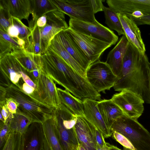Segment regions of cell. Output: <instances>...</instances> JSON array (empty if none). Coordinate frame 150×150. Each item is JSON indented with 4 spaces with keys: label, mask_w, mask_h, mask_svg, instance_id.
Listing matches in <instances>:
<instances>
[{
    "label": "cell",
    "mask_w": 150,
    "mask_h": 150,
    "mask_svg": "<svg viewBox=\"0 0 150 150\" xmlns=\"http://www.w3.org/2000/svg\"><path fill=\"white\" fill-rule=\"evenodd\" d=\"M7 33L11 37L16 39H19V33L17 27L14 25H10L8 28Z\"/></svg>",
    "instance_id": "cell-39"
},
{
    "label": "cell",
    "mask_w": 150,
    "mask_h": 150,
    "mask_svg": "<svg viewBox=\"0 0 150 150\" xmlns=\"http://www.w3.org/2000/svg\"><path fill=\"white\" fill-rule=\"evenodd\" d=\"M117 77L105 62L99 60L91 64L86 73V79L99 93H105L113 87Z\"/></svg>",
    "instance_id": "cell-6"
},
{
    "label": "cell",
    "mask_w": 150,
    "mask_h": 150,
    "mask_svg": "<svg viewBox=\"0 0 150 150\" xmlns=\"http://www.w3.org/2000/svg\"><path fill=\"white\" fill-rule=\"evenodd\" d=\"M129 44L125 35H122L115 46L107 55L105 62L117 76L120 72Z\"/></svg>",
    "instance_id": "cell-20"
},
{
    "label": "cell",
    "mask_w": 150,
    "mask_h": 150,
    "mask_svg": "<svg viewBox=\"0 0 150 150\" xmlns=\"http://www.w3.org/2000/svg\"><path fill=\"white\" fill-rule=\"evenodd\" d=\"M47 22V17L45 14L38 19L36 22V24L38 27L41 28L46 25Z\"/></svg>",
    "instance_id": "cell-42"
},
{
    "label": "cell",
    "mask_w": 150,
    "mask_h": 150,
    "mask_svg": "<svg viewBox=\"0 0 150 150\" xmlns=\"http://www.w3.org/2000/svg\"><path fill=\"white\" fill-rule=\"evenodd\" d=\"M111 99L129 117L137 120L143 112L144 101L129 91H123L115 93Z\"/></svg>",
    "instance_id": "cell-11"
},
{
    "label": "cell",
    "mask_w": 150,
    "mask_h": 150,
    "mask_svg": "<svg viewBox=\"0 0 150 150\" xmlns=\"http://www.w3.org/2000/svg\"><path fill=\"white\" fill-rule=\"evenodd\" d=\"M5 104L9 112L13 114L16 113L18 108L17 103L11 98H6Z\"/></svg>",
    "instance_id": "cell-37"
},
{
    "label": "cell",
    "mask_w": 150,
    "mask_h": 150,
    "mask_svg": "<svg viewBox=\"0 0 150 150\" xmlns=\"http://www.w3.org/2000/svg\"><path fill=\"white\" fill-rule=\"evenodd\" d=\"M6 88V98H12L15 101L18 105L17 110L33 122L42 124L52 116L54 108L38 101L22 88L12 83Z\"/></svg>",
    "instance_id": "cell-2"
},
{
    "label": "cell",
    "mask_w": 150,
    "mask_h": 150,
    "mask_svg": "<svg viewBox=\"0 0 150 150\" xmlns=\"http://www.w3.org/2000/svg\"><path fill=\"white\" fill-rule=\"evenodd\" d=\"M0 121L2 122H3L5 123V121L1 114L0 112Z\"/></svg>",
    "instance_id": "cell-48"
},
{
    "label": "cell",
    "mask_w": 150,
    "mask_h": 150,
    "mask_svg": "<svg viewBox=\"0 0 150 150\" xmlns=\"http://www.w3.org/2000/svg\"><path fill=\"white\" fill-rule=\"evenodd\" d=\"M130 18L134 20L138 26L144 25H150V15L144 16L139 18Z\"/></svg>",
    "instance_id": "cell-38"
},
{
    "label": "cell",
    "mask_w": 150,
    "mask_h": 150,
    "mask_svg": "<svg viewBox=\"0 0 150 150\" xmlns=\"http://www.w3.org/2000/svg\"><path fill=\"white\" fill-rule=\"evenodd\" d=\"M55 37L67 51L86 71L91 63L64 30L59 32Z\"/></svg>",
    "instance_id": "cell-19"
},
{
    "label": "cell",
    "mask_w": 150,
    "mask_h": 150,
    "mask_svg": "<svg viewBox=\"0 0 150 150\" xmlns=\"http://www.w3.org/2000/svg\"><path fill=\"white\" fill-rule=\"evenodd\" d=\"M150 63L146 54L129 42L121 67L113 87L115 91H127L150 104Z\"/></svg>",
    "instance_id": "cell-1"
},
{
    "label": "cell",
    "mask_w": 150,
    "mask_h": 150,
    "mask_svg": "<svg viewBox=\"0 0 150 150\" xmlns=\"http://www.w3.org/2000/svg\"><path fill=\"white\" fill-rule=\"evenodd\" d=\"M6 15L4 9L0 7V29L7 33L8 28L12 25V16L7 15L6 17Z\"/></svg>",
    "instance_id": "cell-35"
},
{
    "label": "cell",
    "mask_w": 150,
    "mask_h": 150,
    "mask_svg": "<svg viewBox=\"0 0 150 150\" xmlns=\"http://www.w3.org/2000/svg\"><path fill=\"white\" fill-rule=\"evenodd\" d=\"M92 8L94 14L101 11H103L104 6L103 1L105 0H90Z\"/></svg>",
    "instance_id": "cell-36"
},
{
    "label": "cell",
    "mask_w": 150,
    "mask_h": 150,
    "mask_svg": "<svg viewBox=\"0 0 150 150\" xmlns=\"http://www.w3.org/2000/svg\"><path fill=\"white\" fill-rule=\"evenodd\" d=\"M103 150H110V147L108 145V143H106L103 146Z\"/></svg>",
    "instance_id": "cell-46"
},
{
    "label": "cell",
    "mask_w": 150,
    "mask_h": 150,
    "mask_svg": "<svg viewBox=\"0 0 150 150\" xmlns=\"http://www.w3.org/2000/svg\"><path fill=\"white\" fill-rule=\"evenodd\" d=\"M97 150H103V147L101 148L98 145H97Z\"/></svg>",
    "instance_id": "cell-49"
},
{
    "label": "cell",
    "mask_w": 150,
    "mask_h": 150,
    "mask_svg": "<svg viewBox=\"0 0 150 150\" xmlns=\"http://www.w3.org/2000/svg\"><path fill=\"white\" fill-rule=\"evenodd\" d=\"M109 7L117 13L125 15L136 11L150 15V0H107Z\"/></svg>",
    "instance_id": "cell-15"
},
{
    "label": "cell",
    "mask_w": 150,
    "mask_h": 150,
    "mask_svg": "<svg viewBox=\"0 0 150 150\" xmlns=\"http://www.w3.org/2000/svg\"><path fill=\"white\" fill-rule=\"evenodd\" d=\"M58 10L70 18L88 22L96 20L90 0H51Z\"/></svg>",
    "instance_id": "cell-8"
},
{
    "label": "cell",
    "mask_w": 150,
    "mask_h": 150,
    "mask_svg": "<svg viewBox=\"0 0 150 150\" xmlns=\"http://www.w3.org/2000/svg\"><path fill=\"white\" fill-rule=\"evenodd\" d=\"M117 13L128 42L141 52L145 53L146 51L145 45L138 25L132 19L125 14Z\"/></svg>",
    "instance_id": "cell-17"
},
{
    "label": "cell",
    "mask_w": 150,
    "mask_h": 150,
    "mask_svg": "<svg viewBox=\"0 0 150 150\" xmlns=\"http://www.w3.org/2000/svg\"><path fill=\"white\" fill-rule=\"evenodd\" d=\"M69 28L79 33L92 36L112 45L116 44L118 37L109 28L99 23L84 22L70 18Z\"/></svg>",
    "instance_id": "cell-10"
},
{
    "label": "cell",
    "mask_w": 150,
    "mask_h": 150,
    "mask_svg": "<svg viewBox=\"0 0 150 150\" xmlns=\"http://www.w3.org/2000/svg\"><path fill=\"white\" fill-rule=\"evenodd\" d=\"M12 25L16 26L18 29L19 38L24 40L26 44L31 34L30 29L25 25L21 20L12 16Z\"/></svg>",
    "instance_id": "cell-32"
},
{
    "label": "cell",
    "mask_w": 150,
    "mask_h": 150,
    "mask_svg": "<svg viewBox=\"0 0 150 150\" xmlns=\"http://www.w3.org/2000/svg\"><path fill=\"white\" fill-rule=\"evenodd\" d=\"M6 94V88L2 86H0V106L5 104Z\"/></svg>",
    "instance_id": "cell-41"
},
{
    "label": "cell",
    "mask_w": 150,
    "mask_h": 150,
    "mask_svg": "<svg viewBox=\"0 0 150 150\" xmlns=\"http://www.w3.org/2000/svg\"><path fill=\"white\" fill-rule=\"evenodd\" d=\"M0 7L8 15L21 20L28 21L31 14L30 0H0Z\"/></svg>",
    "instance_id": "cell-18"
},
{
    "label": "cell",
    "mask_w": 150,
    "mask_h": 150,
    "mask_svg": "<svg viewBox=\"0 0 150 150\" xmlns=\"http://www.w3.org/2000/svg\"><path fill=\"white\" fill-rule=\"evenodd\" d=\"M21 48L16 39L0 29V58L11 54L15 50Z\"/></svg>",
    "instance_id": "cell-29"
},
{
    "label": "cell",
    "mask_w": 150,
    "mask_h": 150,
    "mask_svg": "<svg viewBox=\"0 0 150 150\" xmlns=\"http://www.w3.org/2000/svg\"><path fill=\"white\" fill-rule=\"evenodd\" d=\"M22 89L27 94L31 95L34 92L35 89L24 82L23 84Z\"/></svg>",
    "instance_id": "cell-43"
},
{
    "label": "cell",
    "mask_w": 150,
    "mask_h": 150,
    "mask_svg": "<svg viewBox=\"0 0 150 150\" xmlns=\"http://www.w3.org/2000/svg\"><path fill=\"white\" fill-rule=\"evenodd\" d=\"M33 122L29 117L17 110L10 121L11 132H18L22 135Z\"/></svg>",
    "instance_id": "cell-28"
},
{
    "label": "cell",
    "mask_w": 150,
    "mask_h": 150,
    "mask_svg": "<svg viewBox=\"0 0 150 150\" xmlns=\"http://www.w3.org/2000/svg\"><path fill=\"white\" fill-rule=\"evenodd\" d=\"M57 89L62 103L77 116H84L82 100L72 95L66 90L58 88Z\"/></svg>",
    "instance_id": "cell-24"
},
{
    "label": "cell",
    "mask_w": 150,
    "mask_h": 150,
    "mask_svg": "<svg viewBox=\"0 0 150 150\" xmlns=\"http://www.w3.org/2000/svg\"><path fill=\"white\" fill-rule=\"evenodd\" d=\"M75 127L79 142L86 150H97V129L84 116H78Z\"/></svg>",
    "instance_id": "cell-13"
},
{
    "label": "cell",
    "mask_w": 150,
    "mask_h": 150,
    "mask_svg": "<svg viewBox=\"0 0 150 150\" xmlns=\"http://www.w3.org/2000/svg\"><path fill=\"white\" fill-rule=\"evenodd\" d=\"M47 49L54 52L73 69L86 78V71L67 51L55 37L50 42Z\"/></svg>",
    "instance_id": "cell-22"
},
{
    "label": "cell",
    "mask_w": 150,
    "mask_h": 150,
    "mask_svg": "<svg viewBox=\"0 0 150 150\" xmlns=\"http://www.w3.org/2000/svg\"><path fill=\"white\" fill-rule=\"evenodd\" d=\"M0 113L5 121V122L8 119L12 118L13 117V114L9 112L6 104L2 106H0Z\"/></svg>",
    "instance_id": "cell-40"
},
{
    "label": "cell",
    "mask_w": 150,
    "mask_h": 150,
    "mask_svg": "<svg viewBox=\"0 0 150 150\" xmlns=\"http://www.w3.org/2000/svg\"><path fill=\"white\" fill-rule=\"evenodd\" d=\"M0 69L1 74L9 83L11 81L22 89L25 82L36 89V85L29 77L28 72L11 54L0 58Z\"/></svg>",
    "instance_id": "cell-7"
},
{
    "label": "cell",
    "mask_w": 150,
    "mask_h": 150,
    "mask_svg": "<svg viewBox=\"0 0 150 150\" xmlns=\"http://www.w3.org/2000/svg\"><path fill=\"white\" fill-rule=\"evenodd\" d=\"M105 23L111 29L116 31L118 35H125L117 13L110 8L104 6Z\"/></svg>",
    "instance_id": "cell-30"
},
{
    "label": "cell",
    "mask_w": 150,
    "mask_h": 150,
    "mask_svg": "<svg viewBox=\"0 0 150 150\" xmlns=\"http://www.w3.org/2000/svg\"><path fill=\"white\" fill-rule=\"evenodd\" d=\"M41 150H52V149L49 144L45 143L43 145Z\"/></svg>",
    "instance_id": "cell-44"
},
{
    "label": "cell",
    "mask_w": 150,
    "mask_h": 150,
    "mask_svg": "<svg viewBox=\"0 0 150 150\" xmlns=\"http://www.w3.org/2000/svg\"><path fill=\"white\" fill-rule=\"evenodd\" d=\"M22 135L18 132H11L2 150H20Z\"/></svg>",
    "instance_id": "cell-31"
},
{
    "label": "cell",
    "mask_w": 150,
    "mask_h": 150,
    "mask_svg": "<svg viewBox=\"0 0 150 150\" xmlns=\"http://www.w3.org/2000/svg\"><path fill=\"white\" fill-rule=\"evenodd\" d=\"M35 84L36 88L30 95L34 98L54 109L62 103L56 83L42 69Z\"/></svg>",
    "instance_id": "cell-9"
},
{
    "label": "cell",
    "mask_w": 150,
    "mask_h": 150,
    "mask_svg": "<svg viewBox=\"0 0 150 150\" xmlns=\"http://www.w3.org/2000/svg\"><path fill=\"white\" fill-rule=\"evenodd\" d=\"M53 115L56 132L63 150H78L79 142L75 126L77 117L65 106L54 110Z\"/></svg>",
    "instance_id": "cell-3"
},
{
    "label": "cell",
    "mask_w": 150,
    "mask_h": 150,
    "mask_svg": "<svg viewBox=\"0 0 150 150\" xmlns=\"http://www.w3.org/2000/svg\"><path fill=\"white\" fill-rule=\"evenodd\" d=\"M46 15V24L44 27L40 28L42 43L45 52L50 42L55 36L69 28L64 13L57 10L49 12Z\"/></svg>",
    "instance_id": "cell-12"
},
{
    "label": "cell",
    "mask_w": 150,
    "mask_h": 150,
    "mask_svg": "<svg viewBox=\"0 0 150 150\" xmlns=\"http://www.w3.org/2000/svg\"><path fill=\"white\" fill-rule=\"evenodd\" d=\"M78 150H86L80 144H79Z\"/></svg>",
    "instance_id": "cell-47"
},
{
    "label": "cell",
    "mask_w": 150,
    "mask_h": 150,
    "mask_svg": "<svg viewBox=\"0 0 150 150\" xmlns=\"http://www.w3.org/2000/svg\"><path fill=\"white\" fill-rule=\"evenodd\" d=\"M110 129L125 136L135 150H150V133L137 120L123 114L114 122Z\"/></svg>",
    "instance_id": "cell-4"
},
{
    "label": "cell",
    "mask_w": 150,
    "mask_h": 150,
    "mask_svg": "<svg viewBox=\"0 0 150 150\" xmlns=\"http://www.w3.org/2000/svg\"><path fill=\"white\" fill-rule=\"evenodd\" d=\"M11 54L25 69L28 75L35 70L41 69V55L35 54L22 48L15 50Z\"/></svg>",
    "instance_id": "cell-21"
},
{
    "label": "cell",
    "mask_w": 150,
    "mask_h": 150,
    "mask_svg": "<svg viewBox=\"0 0 150 150\" xmlns=\"http://www.w3.org/2000/svg\"><path fill=\"white\" fill-rule=\"evenodd\" d=\"M108 144L110 147V150H122L121 149L118 148L116 146L111 145L108 143Z\"/></svg>",
    "instance_id": "cell-45"
},
{
    "label": "cell",
    "mask_w": 150,
    "mask_h": 150,
    "mask_svg": "<svg viewBox=\"0 0 150 150\" xmlns=\"http://www.w3.org/2000/svg\"><path fill=\"white\" fill-rule=\"evenodd\" d=\"M44 136L42 124L32 123L22 135L20 150H41Z\"/></svg>",
    "instance_id": "cell-16"
},
{
    "label": "cell",
    "mask_w": 150,
    "mask_h": 150,
    "mask_svg": "<svg viewBox=\"0 0 150 150\" xmlns=\"http://www.w3.org/2000/svg\"><path fill=\"white\" fill-rule=\"evenodd\" d=\"M98 101L89 98L83 100L84 116L102 134L104 138H107L112 135V132L98 108Z\"/></svg>",
    "instance_id": "cell-14"
},
{
    "label": "cell",
    "mask_w": 150,
    "mask_h": 150,
    "mask_svg": "<svg viewBox=\"0 0 150 150\" xmlns=\"http://www.w3.org/2000/svg\"><path fill=\"white\" fill-rule=\"evenodd\" d=\"M29 27L31 29V33L28 41L25 44V49L35 54H44L45 51L42 43L40 28L37 26L36 23L33 26Z\"/></svg>",
    "instance_id": "cell-26"
},
{
    "label": "cell",
    "mask_w": 150,
    "mask_h": 150,
    "mask_svg": "<svg viewBox=\"0 0 150 150\" xmlns=\"http://www.w3.org/2000/svg\"><path fill=\"white\" fill-rule=\"evenodd\" d=\"M42 124L44 134L52 150H63L56 131L53 114Z\"/></svg>",
    "instance_id": "cell-27"
},
{
    "label": "cell",
    "mask_w": 150,
    "mask_h": 150,
    "mask_svg": "<svg viewBox=\"0 0 150 150\" xmlns=\"http://www.w3.org/2000/svg\"><path fill=\"white\" fill-rule=\"evenodd\" d=\"M64 30L91 64L99 60L103 53L112 45L92 36L76 31L69 28Z\"/></svg>",
    "instance_id": "cell-5"
},
{
    "label": "cell",
    "mask_w": 150,
    "mask_h": 150,
    "mask_svg": "<svg viewBox=\"0 0 150 150\" xmlns=\"http://www.w3.org/2000/svg\"><path fill=\"white\" fill-rule=\"evenodd\" d=\"M112 137L115 140L122 145L124 150H135L130 142L125 136L116 132H112Z\"/></svg>",
    "instance_id": "cell-34"
},
{
    "label": "cell",
    "mask_w": 150,
    "mask_h": 150,
    "mask_svg": "<svg viewBox=\"0 0 150 150\" xmlns=\"http://www.w3.org/2000/svg\"><path fill=\"white\" fill-rule=\"evenodd\" d=\"M97 106L104 120L110 129L114 122L124 114L120 108L111 99H105L98 101Z\"/></svg>",
    "instance_id": "cell-23"
},
{
    "label": "cell",
    "mask_w": 150,
    "mask_h": 150,
    "mask_svg": "<svg viewBox=\"0 0 150 150\" xmlns=\"http://www.w3.org/2000/svg\"><path fill=\"white\" fill-rule=\"evenodd\" d=\"M149 90L150 91V68L149 73Z\"/></svg>",
    "instance_id": "cell-50"
},
{
    "label": "cell",
    "mask_w": 150,
    "mask_h": 150,
    "mask_svg": "<svg viewBox=\"0 0 150 150\" xmlns=\"http://www.w3.org/2000/svg\"><path fill=\"white\" fill-rule=\"evenodd\" d=\"M32 19L29 27L33 26L38 19L51 11L58 10L51 0H30Z\"/></svg>",
    "instance_id": "cell-25"
},
{
    "label": "cell",
    "mask_w": 150,
    "mask_h": 150,
    "mask_svg": "<svg viewBox=\"0 0 150 150\" xmlns=\"http://www.w3.org/2000/svg\"><path fill=\"white\" fill-rule=\"evenodd\" d=\"M11 120H7L5 123L0 122V148L3 147L11 132L9 125Z\"/></svg>",
    "instance_id": "cell-33"
}]
</instances>
